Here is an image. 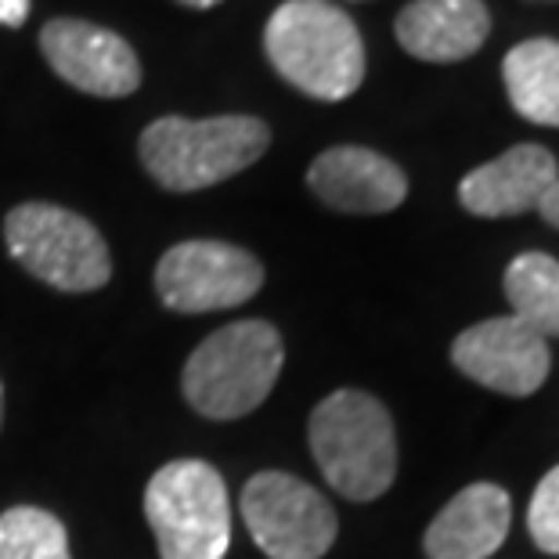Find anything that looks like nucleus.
Instances as JSON below:
<instances>
[{
	"mask_svg": "<svg viewBox=\"0 0 559 559\" xmlns=\"http://www.w3.org/2000/svg\"><path fill=\"white\" fill-rule=\"evenodd\" d=\"M531 4H552V0H531Z\"/></svg>",
	"mask_w": 559,
	"mask_h": 559,
	"instance_id": "nucleus-23",
	"label": "nucleus"
},
{
	"mask_svg": "<svg viewBox=\"0 0 559 559\" xmlns=\"http://www.w3.org/2000/svg\"><path fill=\"white\" fill-rule=\"evenodd\" d=\"M271 145V130L257 116L185 120L163 116L138 141L141 163L166 192H199L253 166Z\"/></svg>",
	"mask_w": 559,
	"mask_h": 559,
	"instance_id": "nucleus-3",
	"label": "nucleus"
},
{
	"mask_svg": "<svg viewBox=\"0 0 559 559\" xmlns=\"http://www.w3.org/2000/svg\"><path fill=\"white\" fill-rule=\"evenodd\" d=\"M311 455L350 502H372L397 477V433L386 404L365 390H336L311 412Z\"/></svg>",
	"mask_w": 559,
	"mask_h": 559,
	"instance_id": "nucleus-2",
	"label": "nucleus"
},
{
	"mask_svg": "<svg viewBox=\"0 0 559 559\" xmlns=\"http://www.w3.org/2000/svg\"><path fill=\"white\" fill-rule=\"evenodd\" d=\"M285 350L271 321H235L202 340L185 365L188 404L206 419H242L278 383Z\"/></svg>",
	"mask_w": 559,
	"mask_h": 559,
	"instance_id": "nucleus-4",
	"label": "nucleus"
},
{
	"mask_svg": "<svg viewBox=\"0 0 559 559\" xmlns=\"http://www.w3.org/2000/svg\"><path fill=\"white\" fill-rule=\"evenodd\" d=\"M559 163L545 145H513L459 181V202L473 217H520L542 206L556 185Z\"/></svg>",
	"mask_w": 559,
	"mask_h": 559,
	"instance_id": "nucleus-12",
	"label": "nucleus"
},
{
	"mask_svg": "<svg viewBox=\"0 0 559 559\" xmlns=\"http://www.w3.org/2000/svg\"><path fill=\"white\" fill-rule=\"evenodd\" d=\"M264 51L275 73L318 102H343L365 80V40L332 0H285L264 26Z\"/></svg>",
	"mask_w": 559,
	"mask_h": 559,
	"instance_id": "nucleus-1",
	"label": "nucleus"
},
{
	"mask_svg": "<svg viewBox=\"0 0 559 559\" xmlns=\"http://www.w3.org/2000/svg\"><path fill=\"white\" fill-rule=\"evenodd\" d=\"M242 520L267 559H321L340 531L325 495L278 469L257 473L242 487Z\"/></svg>",
	"mask_w": 559,
	"mask_h": 559,
	"instance_id": "nucleus-7",
	"label": "nucleus"
},
{
	"mask_svg": "<svg viewBox=\"0 0 559 559\" xmlns=\"http://www.w3.org/2000/svg\"><path fill=\"white\" fill-rule=\"evenodd\" d=\"M451 361L466 379L506 397H531L549 379V340L520 318H487L451 343Z\"/></svg>",
	"mask_w": 559,
	"mask_h": 559,
	"instance_id": "nucleus-9",
	"label": "nucleus"
},
{
	"mask_svg": "<svg viewBox=\"0 0 559 559\" xmlns=\"http://www.w3.org/2000/svg\"><path fill=\"white\" fill-rule=\"evenodd\" d=\"M538 213H542V221H545V224H552V228H559V177H556V185L549 188V192H545Z\"/></svg>",
	"mask_w": 559,
	"mask_h": 559,
	"instance_id": "nucleus-20",
	"label": "nucleus"
},
{
	"mask_svg": "<svg viewBox=\"0 0 559 559\" xmlns=\"http://www.w3.org/2000/svg\"><path fill=\"white\" fill-rule=\"evenodd\" d=\"M397 44L419 62L448 66L477 55L491 33L484 0H412L394 22Z\"/></svg>",
	"mask_w": 559,
	"mask_h": 559,
	"instance_id": "nucleus-13",
	"label": "nucleus"
},
{
	"mask_svg": "<svg viewBox=\"0 0 559 559\" xmlns=\"http://www.w3.org/2000/svg\"><path fill=\"white\" fill-rule=\"evenodd\" d=\"M506 300L513 307V318L531 325L538 336H559V260L549 253H520L506 267Z\"/></svg>",
	"mask_w": 559,
	"mask_h": 559,
	"instance_id": "nucleus-16",
	"label": "nucleus"
},
{
	"mask_svg": "<svg viewBox=\"0 0 559 559\" xmlns=\"http://www.w3.org/2000/svg\"><path fill=\"white\" fill-rule=\"evenodd\" d=\"M40 51L76 91L94 98H127L141 87V62L120 33L83 19H51L40 29Z\"/></svg>",
	"mask_w": 559,
	"mask_h": 559,
	"instance_id": "nucleus-10",
	"label": "nucleus"
},
{
	"mask_svg": "<svg viewBox=\"0 0 559 559\" xmlns=\"http://www.w3.org/2000/svg\"><path fill=\"white\" fill-rule=\"evenodd\" d=\"M307 188L340 213H390L408 199V177L386 156L361 145H336L311 163Z\"/></svg>",
	"mask_w": 559,
	"mask_h": 559,
	"instance_id": "nucleus-11",
	"label": "nucleus"
},
{
	"mask_svg": "<svg viewBox=\"0 0 559 559\" xmlns=\"http://www.w3.org/2000/svg\"><path fill=\"white\" fill-rule=\"evenodd\" d=\"M145 516L163 559H224L231 506L221 473L202 459H177L148 480Z\"/></svg>",
	"mask_w": 559,
	"mask_h": 559,
	"instance_id": "nucleus-5",
	"label": "nucleus"
},
{
	"mask_svg": "<svg viewBox=\"0 0 559 559\" xmlns=\"http://www.w3.org/2000/svg\"><path fill=\"white\" fill-rule=\"evenodd\" d=\"M0 559H73L62 520L37 506H15L0 516Z\"/></svg>",
	"mask_w": 559,
	"mask_h": 559,
	"instance_id": "nucleus-17",
	"label": "nucleus"
},
{
	"mask_svg": "<svg viewBox=\"0 0 559 559\" xmlns=\"http://www.w3.org/2000/svg\"><path fill=\"white\" fill-rule=\"evenodd\" d=\"M509 105L527 123L559 130V40L534 37L516 44L502 62Z\"/></svg>",
	"mask_w": 559,
	"mask_h": 559,
	"instance_id": "nucleus-15",
	"label": "nucleus"
},
{
	"mask_svg": "<svg viewBox=\"0 0 559 559\" xmlns=\"http://www.w3.org/2000/svg\"><path fill=\"white\" fill-rule=\"evenodd\" d=\"M177 4H185V8H199V11H206V8H217L221 0H177Z\"/></svg>",
	"mask_w": 559,
	"mask_h": 559,
	"instance_id": "nucleus-21",
	"label": "nucleus"
},
{
	"mask_svg": "<svg viewBox=\"0 0 559 559\" xmlns=\"http://www.w3.org/2000/svg\"><path fill=\"white\" fill-rule=\"evenodd\" d=\"M8 253L62 293H91L112 278L109 246L91 221L51 202H22L4 221Z\"/></svg>",
	"mask_w": 559,
	"mask_h": 559,
	"instance_id": "nucleus-6",
	"label": "nucleus"
},
{
	"mask_svg": "<svg viewBox=\"0 0 559 559\" xmlns=\"http://www.w3.org/2000/svg\"><path fill=\"white\" fill-rule=\"evenodd\" d=\"M264 285V264L231 242H177L156 267L159 300L170 311L206 314L253 300Z\"/></svg>",
	"mask_w": 559,
	"mask_h": 559,
	"instance_id": "nucleus-8",
	"label": "nucleus"
},
{
	"mask_svg": "<svg viewBox=\"0 0 559 559\" xmlns=\"http://www.w3.org/2000/svg\"><path fill=\"white\" fill-rule=\"evenodd\" d=\"M29 19V0H0V26L19 29Z\"/></svg>",
	"mask_w": 559,
	"mask_h": 559,
	"instance_id": "nucleus-19",
	"label": "nucleus"
},
{
	"mask_svg": "<svg viewBox=\"0 0 559 559\" xmlns=\"http://www.w3.org/2000/svg\"><path fill=\"white\" fill-rule=\"evenodd\" d=\"M0 423H4V386H0Z\"/></svg>",
	"mask_w": 559,
	"mask_h": 559,
	"instance_id": "nucleus-22",
	"label": "nucleus"
},
{
	"mask_svg": "<svg viewBox=\"0 0 559 559\" xmlns=\"http://www.w3.org/2000/svg\"><path fill=\"white\" fill-rule=\"evenodd\" d=\"M527 531L542 552L559 556V466L542 477L534 487L531 509H527Z\"/></svg>",
	"mask_w": 559,
	"mask_h": 559,
	"instance_id": "nucleus-18",
	"label": "nucleus"
},
{
	"mask_svg": "<svg viewBox=\"0 0 559 559\" xmlns=\"http://www.w3.org/2000/svg\"><path fill=\"white\" fill-rule=\"evenodd\" d=\"M513 502L498 484H469L433 516L426 531V556L430 559H487L502 549Z\"/></svg>",
	"mask_w": 559,
	"mask_h": 559,
	"instance_id": "nucleus-14",
	"label": "nucleus"
}]
</instances>
